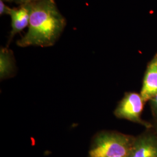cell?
<instances>
[{
  "mask_svg": "<svg viewBox=\"0 0 157 157\" xmlns=\"http://www.w3.org/2000/svg\"><path fill=\"white\" fill-rule=\"evenodd\" d=\"M129 157V156H124V157Z\"/></svg>",
  "mask_w": 157,
  "mask_h": 157,
  "instance_id": "obj_11",
  "label": "cell"
},
{
  "mask_svg": "<svg viewBox=\"0 0 157 157\" xmlns=\"http://www.w3.org/2000/svg\"><path fill=\"white\" fill-rule=\"evenodd\" d=\"M153 102H154V105H155V107L156 108L157 111V94L154 97Z\"/></svg>",
  "mask_w": 157,
  "mask_h": 157,
  "instance_id": "obj_10",
  "label": "cell"
},
{
  "mask_svg": "<svg viewBox=\"0 0 157 157\" xmlns=\"http://www.w3.org/2000/svg\"><path fill=\"white\" fill-rule=\"evenodd\" d=\"M32 4H26L17 8H11L9 16L11 19V30L10 31L8 45H9L15 35L28 27Z\"/></svg>",
  "mask_w": 157,
  "mask_h": 157,
  "instance_id": "obj_4",
  "label": "cell"
},
{
  "mask_svg": "<svg viewBox=\"0 0 157 157\" xmlns=\"http://www.w3.org/2000/svg\"><path fill=\"white\" fill-rule=\"evenodd\" d=\"M129 157H157V143L151 138L137 141L132 146Z\"/></svg>",
  "mask_w": 157,
  "mask_h": 157,
  "instance_id": "obj_6",
  "label": "cell"
},
{
  "mask_svg": "<svg viewBox=\"0 0 157 157\" xmlns=\"http://www.w3.org/2000/svg\"><path fill=\"white\" fill-rule=\"evenodd\" d=\"M141 96L136 93H129L121 102L115 113L120 118L137 121L143 110V104Z\"/></svg>",
  "mask_w": 157,
  "mask_h": 157,
  "instance_id": "obj_3",
  "label": "cell"
},
{
  "mask_svg": "<svg viewBox=\"0 0 157 157\" xmlns=\"http://www.w3.org/2000/svg\"><path fill=\"white\" fill-rule=\"evenodd\" d=\"M157 94V57L151 62L146 74L141 96L147 101Z\"/></svg>",
  "mask_w": 157,
  "mask_h": 157,
  "instance_id": "obj_5",
  "label": "cell"
},
{
  "mask_svg": "<svg viewBox=\"0 0 157 157\" xmlns=\"http://www.w3.org/2000/svg\"><path fill=\"white\" fill-rule=\"evenodd\" d=\"M132 148L128 137L121 134L104 133L95 137L89 155L90 157L129 156Z\"/></svg>",
  "mask_w": 157,
  "mask_h": 157,
  "instance_id": "obj_2",
  "label": "cell"
},
{
  "mask_svg": "<svg viewBox=\"0 0 157 157\" xmlns=\"http://www.w3.org/2000/svg\"><path fill=\"white\" fill-rule=\"evenodd\" d=\"M11 10V8L6 6L4 3V0H0V15H9L10 12Z\"/></svg>",
  "mask_w": 157,
  "mask_h": 157,
  "instance_id": "obj_8",
  "label": "cell"
},
{
  "mask_svg": "<svg viewBox=\"0 0 157 157\" xmlns=\"http://www.w3.org/2000/svg\"><path fill=\"white\" fill-rule=\"evenodd\" d=\"M67 24L55 0H42L33 3L28 30L17 41V45L20 47L53 46L62 35Z\"/></svg>",
  "mask_w": 157,
  "mask_h": 157,
  "instance_id": "obj_1",
  "label": "cell"
},
{
  "mask_svg": "<svg viewBox=\"0 0 157 157\" xmlns=\"http://www.w3.org/2000/svg\"><path fill=\"white\" fill-rule=\"evenodd\" d=\"M15 61L12 51L3 47L0 51V76L1 78L11 76L15 71Z\"/></svg>",
  "mask_w": 157,
  "mask_h": 157,
  "instance_id": "obj_7",
  "label": "cell"
},
{
  "mask_svg": "<svg viewBox=\"0 0 157 157\" xmlns=\"http://www.w3.org/2000/svg\"><path fill=\"white\" fill-rule=\"evenodd\" d=\"M4 1L8 2L16 3L17 4H19V6H21V5L26 4H33L42 0H4Z\"/></svg>",
  "mask_w": 157,
  "mask_h": 157,
  "instance_id": "obj_9",
  "label": "cell"
}]
</instances>
